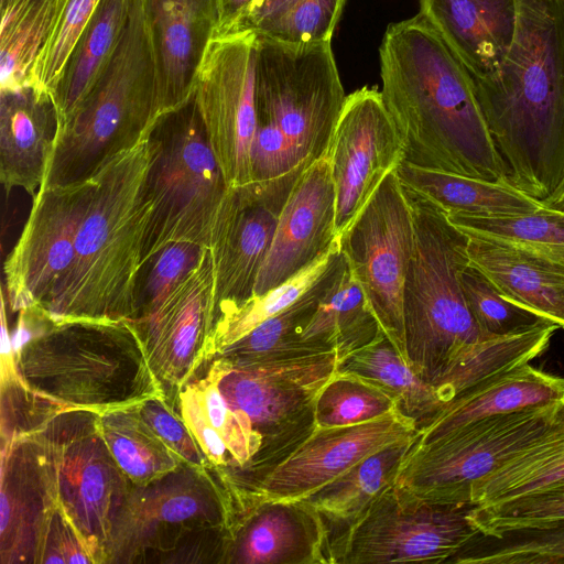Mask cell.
<instances>
[{
	"label": "cell",
	"mask_w": 564,
	"mask_h": 564,
	"mask_svg": "<svg viewBox=\"0 0 564 564\" xmlns=\"http://www.w3.org/2000/svg\"><path fill=\"white\" fill-rule=\"evenodd\" d=\"M379 61L382 98L403 143L402 162L510 184L471 75L421 14L388 25Z\"/></svg>",
	"instance_id": "obj_1"
},
{
	"label": "cell",
	"mask_w": 564,
	"mask_h": 564,
	"mask_svg": "<svg viewBox=\"0 0 564 564\" xmlns=\"http://www.w3.org/2000/svg\"><path fill=\"white\" fill-rule=\"evenodd\" d=\"M499 68L473 78L509 183L541 203L564 178V0H516Z\"/></svg>",
	"instance_id": "obj_2"
},
{
	"label": "cell",
	"mask_w": 564,
	"mask_h": 564,
	"mask_svg": "<svg viewBox=\"0 0 564 564\" xmlns=\"http://www.w3.org/2000/svg\"><path fill=\"white\" fill-rule=\"evenodd\" d=\"M149 167L148 135L93 175L95 185L77 228L72 268L46 312L55 322L135 317L153 206Z\"/></svg>",
	"instance_id": "obj_3"
},
{
	"label": "cell",
	"mask_w": 564,
	"mask_h": 564,
	"mask_svg": "<svg viewBox=\"0 0 564 564\" xmlns=\"http://www.w3.org/2000/svg\"><path fill=\"white\" fill-rule=\"evenodd\" d=\"M161 116L156 66L142 0L72 116L58 124L41 187L85 181L147 138Z\"/></svg>",
	"instance_id": "obj_4"
},
{
	"label": "cell",
	"mask_w": 564,
	"mask_h": 564,
	"mask_svg": "<svg viewBox=\"0 0 564 564\" xmlns=\"http://www.w3.org/2000/svg\"><path fill=\"white\" fill-rule=\"evenodd\" d=\"M414 224V246L403 289L405 360L432 383L487 339L464 299L460 272L469 263V237L447 214L403 186Z\"/></svg>",
	"instance_id": "obj_5"
},
{
	"label": "cell",
	"mask_w": 564,
	"mask_h": 564,
	"mask_svg": "<svg viewBox=\"0 0 564 564\" xmlns=\"http://www.w3.org/2000/svg\"><path fill=\"white\" fill-rule=\"evenodd\" d=\"M148 187L153 202L142 267L170 245L210 248L229 188L208 142L194 95L162 113L149 133Z\"/></svg>",
	"instance_id": "obj_6"
},
{
	"label": "cell",
	"mask_w": 564,
	"mask_h": 564,
	"mask_svg": "<svg viewBox=\"0 0 564 564\" xmlns=\"http://www.w3.org/2000/svg\"><path fill=\"white\" fill-rule=\"evenodd\" d=\"M338 361L336 351L239 364L214 360L212 368L223 397L261 444L252 463L234 473L238 480L247 482L258 477L314 432L316 398L337 371Z\"/></svg>",
	"instance_id": "obj_7"
},
{
	"label": "cell",
	"mask_w": 564,
	"mask_h": 564,
	"mask_svg": "<svg viewBox=\"0 0 564 564\" xmlns=\"http://www.w3.org/2000/svg\"><path fill=\"white\" fill-rule=\"evenodd\" d=\"M256 34V121L276 127L313 163L326 154L347 97L332 43L293 46Z\"/></svg>",
	"instance_id": "obj_8"
},
{
	"label": "cell",
	"mask_w": 564,
	"mask_h": 564,
	"mask_svg": "<svg viewBox=\"0 0 564 564\" xmlns=\"http://www.w3.org/2000/svg\"><path fill=\"white\" fill-rule=\"evenodd\" d=\"M476 507L434 502L393 484L330 540L332 563H448L480 531Z\"/></svg>",
	"instance_id": "obj_9"
},
{
	"label": "cell",
	"mask_w": 564,
	"mask_h": 564,
	"mask_svg": "<svg viewBox=\"0 0 564 564\" xmlns=\"http://www.w3.org/2000/svg\"><path fill=\"white\" fill-rule=\"evenodd\" d=\"M560 403L490 416L415 443L394 484L434 502L469 503L474 486L540 436Z\"/></svg>",
	"instance_id": "obj_10"
},
{
	"label": "cell",
	"mask_w": 564,
	"mask_h": 564,
	"mask_svg": "<svg viewBox=\"0 0 564 564\" xmlns=\"http://www.w3.org/2000/svg\"><path fill=\"white\" fill-rule=\"evenodd\" d=\"M338 240L369 308L405 359L403 289L413 252L414 224L395 170L383 178Z\"/></svg>",
	"instance_id": "obj_11"
},
{
	"label": "cell",
	"mask_w": 564,
	"mask_h": 564,
	"mask_svg": "<svg viewBox=\"0 0 564 564\" xmlns=\"http://www.w3.org/2000/svg\"><path fill=\"white\" fill-rule=\"evenodd\" d=\"M47 430L40 438L53 464L58 502L79 532L104 550L129 498V479L101 437L98 413L75 410Z\"/></svg>",
	"instance_id": "obj_12"
},
{
	"label": "cell",
	"mask_w": 564,
	"mask_h": 564,
	"mask_svg": "<svg viewBox=\"0 0 564 564\" xmlns=\"http://www.w3.org/2000/svg\"><path fill=\"white\" fill-rule=\"evenodd\" d=\"M257 34L215 36L199 67L194 98L227 185L251 181L256 131Z\"/></svg>",
	"instance_id": "obj_13"
},
{
	"label": "cell",
	"mask_w": 564,
	"mask_h": 564,
	"mask_svg": "<svg viewBox=\"0 0 564 564\" xmlns=\"http://www.w3.org/2000/svg\"><path fill=\"white\" fill-rule=\"evenodd\" d=\"M95 185L94 176L41 187L19 240L4 262L8 300L13 312H47L74 259L77 228Z\"/></svg>",
	"instance_id": "obj_14"
},
{
	"label": "cell",
	"mask_w": 564,
	"mask_h": 564,
	"mask_svg": "<svg viewBox=\"0 0 564 564\" xmlns=\"http://www.w3.org/2000/svg\"><path fill=\"white\" fill-rule=\"evenodd\" d=\"M310 164L272 180L228 188L209 248L215 269V317L253 296L282 208Z\"/></svg>",
	"instance_id": "obj_15"
},
{
	"label": "cell",
	"mask_w": 564,
	"mask_h": 564,
	"mask_svg": "<svg viewBox=\"0 0 564 564\" xmlns=\"http://www.w3.org/2000/svg\"><path fill=\"white\" fill-rule=\"evenodd\" d=\"M326 156L335 187L338 238L403 161V143L381 90L364 86L346 97Z\"/></svg>",
	"instance_id": "obj_16"
},
{
	"label": "cell",
	"mask_w": 564,
	"mask_h": 564,
	"mask_svg": "<svg viewBox=\"0 0 564 564\" xmlns=\"http://www.w3.org/2000/svg\"><path fill=\"white\" fill-rule=\"evenodd\" d=\"M417 434L415 421L399 410L361 424L315 429L279 463L237 485L257 500L300 501L367 456Z\"/></svg>",
	"instance_id": "obj_17"
},
{
	"label": "cell",
	"mask_w": 564,
	"mask_h": 564,
	"mask_svg": "<svg viewBox=\"0 0 564 564\" xmlns=\"http://www.w3.org/2000/svg\"><path fill=\"white\" fill-rule=\"evenodd\" d=\"M215 269L210 249L153 310L126 319L137 332L149 366L162 384L183 388L212 358Z\"/></svg>",
	"instance_id": "obj_18"
},
{
	"label": "cell",
	"mask_w": 564,
	"mask_h": 564,
	"mask_svg": "<svg viewBox=\"0 0 564 564\" xmlns=\"http://www.w3.org/2000/svg\"><path fill=\"white\" fill-rule=\"evenodd\" d=\"M329 536L326 520L304 500H257L243 492L226 531L224 561L329 564Z\"/></svg>",
	"instance_id": "obj_19"
},
{
	"label": "cell",
	"mask_w": 564,
	"mask_h": 564,
	"mask_svg": "<svg viewBox=\"0 0 564 564\" xmlns=\"http://www.w3.org/2000/svg\"><path fill=\"white\" fill-rule=\"evenodd\" d=\"M335 199L325 154L311 163L293 186L280 214L253 296L284 283L332 248L337 239Z\"/></svg>",
	"instance_id": "obj_20"
},
{
	"label": "cell",
	"mask_w": 564,
	"mask_h": 564,
	"mask_svg": "<svg viewBox=\"0 0 564 564\" xmlns=\"http://www.w3.org/2000/svg\"><path fill=\"white\" fill-rule=\"evenodd\" d=\"M142 7L162 115L193 97L199 67L218 32L219 0H142Z\"/></svg>",
	"instance_id": "obj_21"
},
{
	"label": "cell",
	"mask_w": 564,
	"mask_h": 564,
	"mask_svg": "<svg viewBox=\"0 0 564 564\" xmlns=\"http://www.w3.org/2000/svg\"><path fill=\"white\" fill-rule=\"evenodd\" d=\"M58 127L51 93L35 85L0 90V180L32 197L42 186Z\"/></svg>",
	"instance_id": "obj_22"
},
{
	"label": "cell",
	"mask_w": 564,
	"mask_h": 564,
	"mask_svg": "<svg viewBox=\"0 0 564 564\" xmlns=\"http://www.w3.org/2000/svg\"><path fill=\"white\" fill-rule=\"evenodd\" d=\"M421 14L473 78L494 74L517 25L516 0H419Z\"/></svg>",
	"instance_id": "obj_23"
},
{
	"label": "cell",
	"mask_w": 564,
	"mask_h": 564,
	"mask_svg": "<svg viewBox=\"0 0 564 564\" xmlns=\"http://www.w3.org/2000/svg\"><path fill=\"white\" fill-rule=\"evenodd\" d=\"M39 456L21 458L15 443L2 456L1 536L2 551L11 557L33 552L39 556L51 516L58 502L53 464L44 443L37 438Z\"/></svg>",
	"instance_id": "obj_24"
},
{
	"label": "cell",
	"mask_w": 564,
	"mask_h": 564,
	"mask_svg": "<svg viewBox=\"0 0 564 564\" xmlns=\"http://www.w3.org/2000/svg\"><path fill=\"white\" fill-rule=\"evenodd\" d=\"M468 237L469 262L507 299L564 328V269L511 242Z\"/></svg>",
	"instance_id": "obj_25"
},
{
	"label": "cell",
	"mask_w": 564,
	"mask_h": 564,
	"mask_svg": "<svg viewBox=\"0 0 564 564\" xmlns=\"http://www.w3.org/2000/svg\"><path fill=\"white\" fill-rule=\"evenodd\" d=\"M564 399V378L521 365L479 392L449 404L419 430L416 445L435 441L464 425L490 416L557 403Z\"/></svg>",
	"instance_id": "obj_26"
},
{
	"label": "cell",
	"mask_w": 564,
	"mask_h": 564,
	"mask_svg": "<svg viewBox=\"0 0 564 564\" xmlns=\"http://www.w3.org/2000/svg\"><path fill=\"white\" fill-rule=\"evenodd\" d=\"M382 329L341 254L301 340L319 351H336L339 360L370 344Z\"/></svg>",
	"instance_id": "obj_27"
},
{
	"label": "cell",
	"mask_w": 564,
	"mask_h": 564,
	"mask_svg": "<svg viewBox=\"0 0 564 564\" xmlns=\"http://www.w3.org/2000/svg\"><path fill=\"white\" fill-rule=\"evenodd\" d=\"M395 173L405 187L429 198L447 215L512 217L531 214L541 204L510 184H498L401 162Z\"/></svg>",
	"instance_id": "obj_28"
},
{
	"label": "cell",
	"mask_w": 564,
	"mask_h": 564,
	"mask_svg": "<svg viewBox=\"0 0 564 564\" xmlns=\"http://www.w3.org/2000/svg\"><path fill=\"white\" fill-rule=\"evenodd\" d=\"M132 1L100 0L98 3L50 89L58 124L72 116L111 55Z\"/></svg>",
	"instance_id": "obj_29"
},
{
	"label": "cell",
	"mask_w": 564,
	"mask_h": 564,
	"mask_svg": "<svg viewBox=\"0 0 564 564\" xmlns=\"http://www.w3.org/2000/svg\"><path fill=\"white\" fill-rule=\"evenodd\" d=\"M337 372L356 375L393 395L401 413L415 421L419 430L433 422L445 408L435 387L405 361L383 332L339 360Z\"/></svg>",
	"instance_id": "obj_30"
},
{
	"label": "cell",
	"mask_w": 564,
	"mask_h": 564,
	"mask_svg": "<svg viewBox=\"0 0 564 564\" xmlns=\"http://www.w3.org/2000/svg\"><path fill=\"white\" fill-rule=\"evenodd\" d=\"M419 434L367 456L303 500L326 521L346 525L395 482L401 465L415 445Z\"/></svg>",
	"instance_id": "obj_31"
},
{
	"label": "cell",
	"mask_w": 564,
	"mask_h": 564,
	"mask_svg": "<svg viewBox=\"0 0 564 564\" xmlns=\"http://www.w3.org/2000/svg\"><path fill=\"white\" fill-rule=\"evenodd\" d=\"M59 0H0V90L31 85Z\"/></svg>",
	"instance_id": "obj_32"
},
{
	"label": "cell",
	"mask_w": 564,
	"mask_h": 564,
	"mask_svg": "<svg viewBox=\"0 0 564 564\" xmlns=\"http://www.w3.org/2000/svg\"><path fill=\"white\" fill-rule=\"evenodd\" d=\"M200 485L194 478H186L147 488L142 496L128 498L116 523L128 522L121 524L122 530L137 524L130 531L150 521L170 524L207 522L226 533L229 508L225 490L220 491L214 485L206 489Z\"/></svg>",
	"instance_id": "obj_33"
},
{
	"label": "cell",
	"mask_w": 564,
	"mask_h": 564,
	"mask_svg": "<svg viewBox=\"0 0 564 564\" xmlns=\"http://www.w3.org/2000/svg\"><path fill=\"white\" fill-rule=\"evenodd\" d=\"M340 258L341 252L338 247L327 270L308 291L280 313L265 319L238 340L221 348L215 354V359L228 364H239L283 355L326 352L303 343L301 335L329 286Z\"/></svg>",
	"instance_id": "obj_34"
},
{
	"label": "cell",
	"mask_w": 564,
	"mask_h": 564,
	"mask_svg": "<svg viewBox=\"0 0 564 564\" xmlns=\"http://www.w3.org/2000/svg\"><path fill=\"white\" fill-rule=\"evenodd\" d=\"M139 404L98 414V429L127 478L138 485L172 474L184 463L145 422Z\"/></svg>",
	"instance_id": "obj_35"
},
{
	"label": "cell",
	"mask_w": 564,
	"mask_h": 564,
	"mask_svg": "<svg viewBox=\"0 0 564 564\" xmlns=\"http://www.w3.org/2000/svg\"><path fill=\"white\" fill-rule=\"evenodd\" d=\"M452 564H564V518L480 530Z\"/></svg>",
	"instance_id": "obj_36"
},
{
	"label": "cell",
	"mask_w": 564,
	"mask_h": 564,
	"mask_svg": "<svg viewBox=\"0 0 564 564\" xmlns=\"http://www.w3.org/2000/svg\"><path fill=\"white\" fill-rule=\"evenodd\" d=\"M466 235L511 242L564 269V213L541 207L527 215L484 217L447 215Z\"/></svg>",
	"instance_id": "obj_37"
},
{
	"label": "cell",
	"mask_w": 564,
	"mask_h": 564,
	"mask_svg": "<svg viewBox=\"0 0 564 564\" xmlns=\"http://www.w3.org/2000/svg\"><path fill=\"white\" fill-rule=\"evenodd\" d=\"M338 247L337 238L327 252L284 283L218 314L212 332V357L299 300L324 274Z\"/></svg>",
	"instance_id": "obj_38"
},
{
	"label": "cell",
	"mask_w": 564,
	"mask_h": 564,
	"mask_svg": "<svg viewBox=\"0 0 564 564\" xmlns=\"http://www.w3.org/2000/svg\"><path fill=\"white\" fill-rule=\"evenodd\" d=\"M397 410L400 411L398 400L377 384L336 371L316 398L314 417L316 429L341 427L377 420Z\"/></svg>",
	"instance_id": "obj_39"
},
{
	"label": "cell",
	"mask_w": 564,
	"mask_h": 564,
	"mask_svg": "<svg viewBox=\"0 0 564 564\" xmlns=\"http://www.w3.org/2000/svg\"><path fill=\"white\" fill-rule=\"evenodd\" d=\"M459 280L467 307L487 339L514 336L556 324L507 299L489 278L470 262L460 272Z\"/></svg>",
	"instance_id": "obj_40"
},
{
	"label": "cell",
	"mask_w": 564,
	"mask_h": 564,
	"mask_svg": "<svg viewBox=\"0 0 564 564\" xmlns=\"http://www.w3.org/2000/svg\"><path fill=\"white\" fill-rule=\"evenodd\" d=\"M346 0H296L258 34L293 46L332 43Z\"/></svg>",
	"instance_id": "obj_41"
},
{
	"label": "cell",
	"mask_w": 564,
	"mask_h": 564,
	"mask_svg": "<svg viewBox=\"0 0 564 564\" xmlns=\"http://www.w3.org/2000/svg\"><path fill=\"white\" fill-rule=\"evenodd\" d=\"M191 386L206 421L228 447L232 459L230 469L241 470L248 467L260 451V441L251 426L228 405L218 388L213 368L210 367L203 379Z\"/></svg>",
	"instance_id": "obj_42"
},
{
	"label": "cell",
	"mask_w": 564,
	"mask_h": 564,
	"mask_svg": "<svg viewBox=\"0 0 564 564\" xmlns=\"http://www.w3.org/2000/svg\"><path fill=\"white\" fill-rule=\"evenodd\" d=\"M208 249L195 243H173L152 257L140 274L135 317L153 310L197 264Z\"/></svg>",
	"instance_id": "obj_43"
},
{
	"label": "cell",
	"mask_w": 564,
	"mask_h": 564,
	"mask_svg": "<svg viewBox=\"0 0 564 564\" xmlns=\"http://www.w3.org/2000/svg\"><path fill=\"white\" fill-rule=\"evenodd\" d=\"M100 0H59L50 40L35 66L32 85L50 91Z\"/></svg>",
	"instance_id": "obj_44"
},
{
	"label": "cell",
	"mask_w": 564,
	"mask_h": 564,
	"mask_svg": "<svg viewBox=\"0 0 564 564\" xmlns=\"http://www.w3.org/2000/svg\"><path fill=\"white\" fill-rule=\"evenodd\" d=\"M480 530L525 525L564 518V482L474 511Z\"/></svg>",
	"instance_id": "obj_45"
},
{
	"label": "cell",
	"mask_w": 564,
	"mask_h": 564,
	"mask_svg": "<svg viewBox=\"0 0 564 564\" xmlns=\"http://www.w3.org/2000/svg\"><path fill=\"white\" fill-rule=\"evenodd\" d=\"M139 411L145 422L181 458L185 466L202 474L213 465L184 422L165 402L164 395H154L139 403Z\"/></svg>",
	"instance_id": "obj_46"
},
{
	"label": "cell",
	"mask_w": 564,
	"mask_h": 564,
	"mask_svg": "<svg viewBox=\"0 0 564 564\" xmlns=\"http://www.w3.org/2000/svg\"><path fill=\"white\" fill-rule=\"evenodd\" d=\"M180 410L184 422L213 467L230 469L232 459L228 447L206 421L191 383H186L180 391Z\"/></svg>",
	"instance_id": "obj_47"
},
{
	"label": "cell",
	"mask_w": 564,
	"mask_h": 564,
	"mask_svg": "<svg viewBox=\"0 0 564 564\" xmlns=\"http://www.w3.org/2000/svg\"><path fill=\"white\" fill-rule=\"evenodd\" d=\"M295 1L296 0H252L227 34L258 32Z\"/></svg>",
	"instance_id": "obj_48"
},
{
	"label": "cell",
	"mask_w": 564,
	"mask_h": 564,
	"mask_svg": "<svg viewBox=\"0 0 564 564\" xmlns=\"http://www.w3.org/2000/svg\"><path fill=\"white\" fill-rule=\"evenodd\" d=\"M252 0H219L220 19L217 35H225Z\"/></svg>",
	"instance_id": "obj_49"
},
{
	"label": "cell",
	"mask_w": 564,
	"mask_h": 564,
	"mask_svg": "<svg viewBox=\"0 0 564 564\" xmlns=\"http://www.w3.org/2000/svg\"><path fill=\"white\" fill-rule=\"evenodd\" d=\"M542 206L564 213V178L550 197L540 203Z\"/></svg>",
	"instance_id": "obj_50"
}]
</instances>
